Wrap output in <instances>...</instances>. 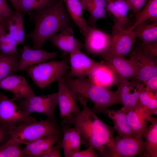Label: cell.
I'll list each match as a JSON object with an SVG mask.
<instances>
[{"label":"cell","mask_w":157,"mask_h":157,"mask_svg":"<svg viewBox=\"0 0 157 157\" xmlns=\"http://www.w3.org/2000/svg\"><path fill=\"white\" fill-rule=\"evenodd\" d=\"M83 105L79 112L63 117L62 122L72 124L80 135L81 142L88 147L91 146L100 151L107 144H112L115 130L100 120L87 105V99L77 97Z\"/></svg>","instance_id":"cell-1"},{"label":"cell","mask_w":157,"mask_h":157,"mask_svg":"<svg viewBox=\"0 0 157 157\" xmlns=\"http://www.w3.org/2000/svg\"><path fill=\"white\" fill-rule=\"evenodd\" d=\"M28 13L35 28L25 37L32 40L33 48H41L52 35L71 26L72 19L65 8L63 0L53 6Z\"/></svg>","instance_id":"cell-2"},{"label":"cell","mask_w":157,"mask_h":157,"mask_svg":"<svg viewBox=\"0 0 157 157\" xmlns=\"http://www.w3.org/2000/svg\"><path fill=\"white\" fill-rule=\"evenodd\" d=\"M64 80L73 91L76 94L88 98L94 103L92 109L95 113H104L109 107L121 104L118 93L108 88L96 85L85 77L73 78L64 76Z\"/></svg>","instance_id":"cell-3"},{"label":"cell","mask_w":157,"mask_h":157,"mask_svg":"<svg viewBox=\"0 0 157 157\" xmlns=\"http://www.w3.org/2000/svg\"><path fill=\"white\" fill-rule=\"evenodd\" d=\"M10 138L22 144L26 145L33 141L48 135H63L62 129L56 119L48 117L39 121L21 123L9 131Z\"/></svg>","instance_id":"cell-4"},{"label":"cell","mask_w":157,"mask_h":157,"mask_svg":"<svg viewBox=\"0 0 157 157\" xmlns=\"http://www.w3.org/2000/svg\"><path fill=\"white\" fill-rule=\"evenodd\" d=\"M69 64V60L66 59L45 61L27 67L23 71L27 73L37 86L43 88L64 76Z\"/></svg>","instance_id":"cell-5"},{"label":"cell","mask_w":157,"mask_h":157,"mask_svg":"<svg viewBox=\"0 0 157 157\" xmlns=\"http://www.w3.org/2000/svg\"><path fill=\"white\" fill-rule=\"evenodd\" d=\"M144 141L142 139L132 137H113L112 145L104 146L100 151L104 157H140L143 151Z\"/></svg>","instance_id":"cell-6"},{"label":"cell","mask_w":157,"mask_h":157,"mask_svg":"<svg viewBox=\"0 0 157 157\" xmlns=\"http://www.w3.org/2000/svg\"><path fill=\"white\" fill-rule=\"evenodd\" d=\"M15 101L3 93H0V126L9 131L21 123L36 121L24 112Z\"/></svg>","instance_id":"cell-7"},{"label":"cell","mask_w":157,"mask_h":157,"mask_svg":"<svg viewBox=\"0 0 157 157\" xmlns=\"http://www.w3.org/2000/svg\"><path fill=\"white\" fill-rule=\"evenodd\" d=\"M21 109L27 115L33 113H42L48 117L56 119L55 110L58 104L57 93L45 95H36L26 99L15 101Z\"/></svg>","instance_id":"cell-8"},{"label":"cell","mask_w":157,"mask_h":157,"mask_svg":"<svg viewBox=\"0 0 157 157\" xmlns=\"http://www.w3.org/2000/svg\"><path fill=\"white\" fill-rule=\"evenodd\" d=\"M156 57L146 53L141 48L135 49L129 58L134 69V77L144 82L157 75Z\"/></svg>","instance_id":"cell-9"},{"label":"cell","mask_w":157,"mask_h":157,"mask_svg":"<svg viewBox=\"0 0 157 157\" xmlns=\"http://www.w3.org/2000/svg\"><path fill=\"white\" fill-rule=\"evenodd\" d=\"M84 36V47L88 53L102 56L110 51L111 36L94 26L89 25Z\"/></svg>","instance_id":"cell-10"},{"label":"cell","mask_w":157,"mask_h":157,"mask_svg":"<svg viewBox=\"0 0 157 157\" xmlns=\"http://www.w3.org/2000/svg\"><path fill=\"white\" fill-rule=\"evenodd\" d=\"M152 112L138 103L134 107L127 109V115L133 137L142 139L148 122L154 117Z\"/></svg>","instance_id":"cell-11"},{"label":"cell","mask_w":157,"mask_h":157,"mask_svg":"<svg viewBox=\"0 0 157 157\" xmlns=\"http://www.w3.org/2000/svg\"><path fill=\"white\" fill-rule=\"evenodd\" d=\"M0 89L11 92L15 101L20 99H26L35 95L33 90L24 76L15 73L0 81Z\"/></svg>","instance_id":"cell-12"},{"label":"cell","mask_w":157,"mask_h":157,"mask_svg":"<svg viewBox=\"0 0 157 157\" xmlns=\"http://www.w3.org/2000/svg\"><path fill=\"white\" fill-rule=\"evenodd\" d=\"M110 52L114 55L124 57L130 53L136 42V38L132 31H128L113 26Z\"/></svg>","instance_id":"cell-13"},{"label":"cell","mask_w":157,"mask_h":157,"mask_svg":"<svg viewBox=\"0 0 157 157\" xmlns=\"http://www.w3.org/2000/svg\"><path fill=\"white\" fill-rule=\"evenodd\" d=\"M18 52L19 59L17 72L58 56L57 52H48L40 48H33L28 45H24Z\"/></svg>","instance_id":"cell-14"},{"label":"cell","mask_w":157,"mask_h":157,"mask_svg":"<svg viewBox=\"0 0 157 157\" xmlns=\"http://www.w3.org/2000/svg\"><path fill=\"white\" fill-rule=\"evenodd\" d=\"M57 81L58 88V102L61 117H65L79 112L81 110L77 104L76 94L69 87L63 77L59 78Z\"/></svg>","instance_id":"cell-15"},{"label":"cell","mask_w":157,"mask_h":157,"mask_svg":"<svg viewBox=\"0 0 157 157\" xmlns=\"http://www.w3.org/2000/svg\"><path fill=\"white\" fill-rule=\"evenodd\" d=\"M121 104L127 109L135 106L138 103L140 92L144 87L142 83L127 79H119L115 84Z\"/></svg>","instance_id":"cell-16"},{"label":"cell","mask_w":157,"mask_h":157,"mask_svg":"<svg viewBox=\"0 0 157 157\" xmlns=\"http://www.w3.org/2000/svg\"><path fill=\"white\" fill-rule=\"evenodd\" d=\"M69 62L70 71L68 76L71 78L88 76L99 63L90 58L80 49H76L70 53Z\"/></svg>","instance_id":"cell-17"},{"label":"cell","mask_w":157,"mask_h":157,"mask_svg":"<svg viewBox=\"0 0 157 157\" xmlns=\"http://www.w3.org/2000/svg\"><path fill=\"white\" fill-rule=\"evenodd\" d=\"M101 57L104 63L112 69L119 79H128L134 77V69L129 59L114 55L110 51Z\"/></svg>","instance_id":"cell-18"},{"label":"cell","mask_w":157,"mask_h":157,"mask_svg":"<svg viewBox=\"0 0 157 157\" xmlns=\"http://www.w3.org/2000/svg\"><path fill=\"white\" fill-rule=\"evenodd\" d=\"M105 8L114 22L113 26L124 29H128L129 21L127 17L129 7L126 0H106Z\"/></svg>","instance_id":"cell-19"},{"label":"cell","mask_w":157,"mask_h":157,"mask_svg":"<svg viewBox=\"0 0 157 157\" xmlns=\"http://www.w3.org/2000/svg\"><path fill=\"white\" fill-rule=\"evenodd\" d=\"M49 40L59 49L69 53L76 49L85 48L84 44L74 37L72 26L53 35Z\"/></svg>","instance_id":"cell-20"},{"label":"cell","mask_w":157,"mask_h":157,"mask_svg":"<svg viewBox=\"0 0 157 157\" xmlns=\"http://www.w3.org/2000/svg\"><path fill=\"white\" fill-rule=\"evenodd\" d=\"M62 137L58 135H50L33 141L26 145L22 149V154L24 156L42 157Z\"/></svg>","instance_id":"cell-21"},{"label":"cell","mask_w":157,"mask_h":157,"mask_svg":"<svg viewBox=\"0 0 157 157\" xmlns=\"http://www.w3.org/2000/svg\"><path fill=\"white\" fill-rule=\"evenodd\" d=\"M63 135L61 139L65 157H72L80 149L81 136L75 129L63 122L61 123Z\"/></svg>","instance_id":"cell-22"},{"label":"cell","mask_w":157,"mask_h":157,"mask_svg":"<svg viewBox=\"0 0 157 157\" xmlns=\"http://www.w3.org/2000/svg\"><path fill=\"white\" fill-rule=\"evenodd\" d=\"M88 76L94 83L108 88L115 85L119 80L109 67L104 63L99 62Z\"/></svg>","instance_id":"cell-23"},{"label":"cell","mask_w":157,"mask_h":157,"mask_svg":"<svg viewBox=\"0 0 157 157\" xmlns=\"http://www.w3.org/2000/svg\"><path fill=\"white\" fill-rule=\"evenodd\" d=\"M127 110V108L123 106L117 110H111L108 108L104 112L112 120L114 124L113 127L114 129L122 137L133 136L128 121Z\"/></svg>","instance_id":"cell-24"},{"label":"cell","mask_w":157,"mask_h":157,"mask_svg":"<svg viewBox=\"0 0 157 157\" xmlns=\"http://www.w3.org/2000/svg\"><path fill=\"white\" fill-rule=\"evenodd\" d=\"M136 38L142 41L140 46L157 45V23L147 21L132 31Z\"/></svg>","instance_id":"cell-25"},{"label":"cell","mask_w":157,"mask_h":157,"mask_svg":"<svg viewBox=\"0 0 157 157\" xmlns=\"http://www.w3.org/2000/svg\"><path fill=\"white\" fill-rule=\"evenodd\" d=\"M143 134L144 139L143 151L140 157H157V119L153 118Z\"/></svg>","instance_id":"cell-26"},{"label":"cell","mask_w":157,"mask_h":157,"mask_svg":"<svg viewBox=\"0 0 157 157\" xmlns=\"http://www.w3.org/2000/svg\"><path fill=\"white\" fill-rule=\"evenodd\" d=\"M72 19L84 36L89 25L84 18L81 3L79 0H63Z\"/></svg>","instance_id":"cell-27"},{"label":"cell","mask_w":157,"mask_h":157,"mask_svg":"<svg viewBox=\"0 0 157 157\" xmlns=\"http://www.w3.org/2000/svg\"><path fill=\"white\" fill-rule=\"evenodd\" d=\"M144 8L136 16L134 24L128 29L132 31L140 24L147 21L157 23V0H148Z\"/></svg>","instance_id":"cell-28"},{"label":"cell","mask_w":157,"mask_h":157,"mask_svg":"<svg viewBox=\"0 0 157 157\" xmlns=\"http://www.w3.org/2000/svg\"><path fill=\"white\" fill-rule=\"evenodd\" d=\"M24 14L17 10L13 17L8 22V33L18 44L24 45L25 35L23 17Z\"/></svg>","instance_id":"cell-29"},{"label":"cell","mask_w":157,"mask_h":157,"mask_svg":"<svg viewBox=\"0 0 157 157\" xmlns=\"http://www.w3.org/2000/svg\"><path fill=\"white\" fill-rule=\"evenodd\" d=\"M58 2L55 0H19L15 9L24 14L53 6Z\"/></svg>","instance_id":"cell-30"},{"label":"cell","mask_w":157,"mask_h":157,"mask_svg":"<svg viewBox=\"0 0 157 157\" xmlns=\"http://www.w3.org/2000/svg\"><path fill=\"white\" fill-rule=\"evenodd\" d=\"M19 54L8 55L0 50V81L17 72Z\"/></svg>","instance_id":"cell-31"},{"label":"cell","mask_w":157,"mask_h":157,"mask_svg":"<svg viewBox=\"0 0 157 157\" xmlns=\"http://www.w3.org/2000/svg\"><path fill=\"white\" fill-rule=\"evenodd\" d=\"M80 1L83 9L86 10L90 14L88 21V24L94 26L100 19H107V13L105 8L96 6L90 0H82Z\"/></svg>","instance_id":"cell-32"},{"label":"cell","mask_w":157,"mask_h":157,"mask_svg":"<svg viewBox=\"0 0 157 157\" xmlns=\"http://www.w3.org/2000/svg\"><path fill=\"white\" fill-rule=\"evenodd\" d=\"M138 103L151 111L153 115H157V94L148 90L145 87L141 90Z\"/></svg>","instance_id":"cell-33"},{"label":"cell","mask_w":157,"mask_h":157,"mask_svg":"<svg viewBox=\"0 0 157 157\" xmlns=\"http://www.w3.org/2000/svg\"><path fill=\"white\" fill-rule=\"evenodd\" d=\"M22 145L10 138L0 147V157H24Z\"/></svg>","instance_id":"cell-34"},{"label":"cell","mask_w":157,"mask_h":157,"mask_svg":"<svg viewBox=\"0 0 157 157\" xmlns=\"http://www.w3.org/2000/svg\"><path fill=\"white\" fill-rule=\"evenodd\" d=\"M15 12L10 8L7 0H0V22L2 24L8 23Z\"/></svg>","instance_id":"cell-35"},{"label":"cell","mask_w":157,"mask_h":157,"mask_svg":"<svg viewBox=\"0 0 157 157\" xmlns=\"http://www.w3.org/2000/svg\"><path fill=\"white\" fill-rule=\"evenodd\" d=\"M130 10L136 16L145 4L147 0H126Z\"/></svg>","instance_id":"cell-36"},{"label":"cell","mask_w":157,"mask_h":157,"mask_svg":"<svg viewBox=\"0 0 157 157\" xmlns=\"http://www.w3.org/2000/svg\"><path fill=\"white\" fill-rule=\"evenodd\" d=\"M61 139L57 142V144L49 149L42 157H60V149L62 148Z\"/></svg>","instance_id":"cell-37"},{"label":"cell","mask_w":157,"mask_h":157,"mask_svg":"<svg viewBox=\"0 0 157 157\" xmlns=\"http://www.w3.org/2000/svg\"><path fill=\"white\" fill-rule=\"evenodd\" d=\"M99 157V155L95 151L94 148L91 146H89L86 149L79 151L72 156V157Z\"/></svg>","instance_id":"cell-38"},{"label":"cell","mask_w":157,"mask_h":157,"mask_svg":"<svg viewBox=\"0 0 157 157\" xmlns=\"http://www.w3.org/2000/svg\"><path fill=\"white\" fill-rule=\"evenodd\" d=\"M17 47L10 44L0 43V50L6 54H19Z\"/></svg>","instance_id":"cell-39"},{"label":"cell","mask_w":157,"mask_h":157,"mask_svg":"<svg viewBox=\"0 0 157 157\" xmlns=\"http://www.w3.org/2000/svg\"><path fill=\"white\" fill-rule=\"evenodd\" d=\"M143 83L147 90L157 94V75L151 77Z\"/></svg>","instance_id":"cell-40"},{"label":"cell","mask_w":157,"mask_h":157,"mask_svg":"<svg viewBox=\"0 0 157 157\" xmlns=\"http://www.w3.org/2000/svg\"><path fill=\"white\" fill-rule=\"evenodd\" d=\"M9 131L0 126V144L5 140L8 137L10 138Z\"/></svg>","instance_id":"cell-41"},{"label":"cell","mask_w":157,"mask_h":157,"mask_svg":"<svg viewBox=\"0 0 157 157\" xmlns=\"http://www.w3.org/2000/svg\"><path fill=\"white\" fill-rule=\"evenodd\" d=\"M96 6L101 8H105L106 6V0H90Z\"/></svg>","instance_id":"cell-42"},{"label":"cell","mask_w":157,"mask_h":157,"mask_svg":"<svg viewBox=\"0 0 157 157\" xmlns=\"http://www.w3.org/2000/svg\"><path fill=\"white\" fill-rule=\"evenodd\" d=\"M8 29V24H4L0 25V35L1 33L4 31H7Z\"/></svg>","instance_id":"cell-43"},{"label":"cell","mask_w":157,"mask_h":157,"mask_svg":"<svg viewBox=\"0 0 157 157\" xmlns=\"http://www.w3.org/2000/svg\"><path fill=\"white\" fill-rule=\"evenodd\" d=\"M13 6H14L15 8L16 7L17 5L18 2V0H9Z\"/></svg>","instance_id":"cell-44"},{"label":"cell","mask_w":157,"mask_h":157,"mask_svg":"<svg viewBox=\"0 0 157 157\" xmlns=\"http://www.w3.org/2000/svg\"><path fill=\"white\" fill-rule=\"evenodd\" d=\"M2 24L0 22V24Z\"/></svg>","instance_id":"cell-45"},{"label":"cell","mask_w":157,"mask_h":157,"mask_svg":"<svg viewBox=\"0 0 157 157\" xmlns=\"http://www.w3.org/2000/svg\"><path fill=\"white\" fill-rule=\"evenodd\" d=\"M79 0L80 1H81V0Z\"/></svg>","instance_id":"cell-46"},{"label":"cell","mask_w":157,"mask_h":157,"mask_svg":"<svg viewBox=\"0 0 157 157\" xmlns=\"http://www.w3.org/2000/svg\"><path fill=\"white\" fill-rule=\"evenodd\" d=\"M18 0V1L19 0Z\"/></svg>","instance_id":"cell-47"}]
</instances>
